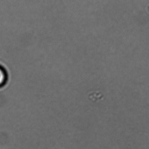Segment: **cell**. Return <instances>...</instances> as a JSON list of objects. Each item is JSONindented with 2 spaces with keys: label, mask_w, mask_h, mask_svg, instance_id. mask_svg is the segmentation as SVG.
I'll list each match as a JSON object with an SVG mask.
<instances>
[{
  "label": "cell",
  "mask_w": 149,
  "mask_h": 149,
  "mask_svg": "<svg viewBox=\"0 0 149 149\" xmlns=\"http://www.w3.org/2000/svg\"><path fill=\"white\" fill-rule=\"evenodd\" d=\"M7 80V74L3 68L0 66V87L5 84Z\"/></svg>",
  "instance_id": "6da1fadb"
}]
</instances>
